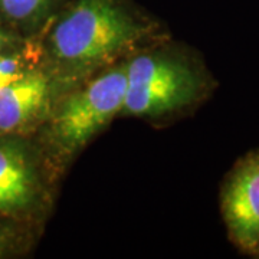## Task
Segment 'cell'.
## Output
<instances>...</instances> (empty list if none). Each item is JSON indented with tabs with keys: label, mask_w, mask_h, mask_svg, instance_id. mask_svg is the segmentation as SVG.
<instances>
[{
	"label": "cell",
	"mask_w": 259,
	"mask_h": 259,
	"mask_svg": "<svg viewBox=\"0 0 259 259\" xmlns=\"http://www.w3.org/2000/svg\"><path fill=\"white\" fill-rule=\"evenodd\" d=\"M144 36V29L114 0H76L56 22L48 49L66 74L107 64Z\"/></svg>",
	"instance_id": "cell-1"
},
{
	"label": "cell",
	"mask_w": 259,
	"mask_h": 259,
	"mask_svg": "<svg viewBox=\"0 0 259 259\" xmlns=\"http://www.w3.org/2000/svg\"><path fill=\"white\" fill-rule=\"evenodd\" d=\"M127 90L121 112L157 117L199 102L207 93L204 72L186 58L141 54L125 65Z\"/></svg>",
	"instance_id": "cell-2"
},
{
	"label": "cell",
	"mask_w": 259,
	"mask_h": 259,
	"mask_svg": "<svg viewBox=\"0 0 259 259\" xmlns=\"http://www.w3.org/2000/svg\"><path fill=\"white\" fill-rule=\"evenodd\" d=\"M125 90V65H121L66 97L54 114L51 127L58 150L74 154L82 148L117 112H121Z\"/></svg>",
	"instance_id": "cell-3"
},
{
	"label": "cell",
	"mask_w": 259,
	"mask_h": 259,
	"mask_svg": "<svg viewBox=\"0 0 259 259\" xmlns=\"http://www.w3.org/2000/svg\"><path fill=\"white\" fill-rule=\"evenodd\" d=\"M221 207L231 241L242 252L259 256V151L232 170L223 183Z\"/></svg>",
	"instance_id": "cell-4"
},
{
	"label": "cell",
	"mask_w": 259,
	"mask_h": 259,
	"mask_svg": "<svg viewBox=\"0 0 259 259\" xmlns=\"http://www.w3.org/2000/svg\"><path fill=\"white\" fill-rule=\"evenodd\" d=\"M36 196V168L26 144L13 134H0V214L26 212Z\"/></svg>",
	"instance_id": "cell-5"
},
{
	"label": "cell",
	"mask_w": 259,
	"mask_h": 259,
	"mask_svg": "<svg viewBox=\"0 0 259 259\" xmlns=\"http://www.w3.org/2000/svg\"><path fill=\"white\" fill-rule=\"evenodd\" d=\"M52 94L47 74L33 69L0 88V134H15L45 111Z\"/></svg>",
	"instance_id": "cell-6"
},
{
	"label": "cell",
	"mask_w": 259,
	"mask_h": 259,
	"mask_svg": "<svg viewBox=\"0 0 259 259\" xmlns=\"http://www.w3.org/2000/svg\"><path fill=\"white\" fill-rule=\"evenodd\" d=\"M36 62L37 55L30 47L18 44L0 49V88L36 69Z\"/></svg>",
	"instance_id": "cell-7"
},
{
	"label": "cell",
	"mask_w": 259,
	"mask_h": 259,
	"mask_svg": "<svg viewBox=\"0 0 259 259\" xmlns=\"http://www.w3.org/2000/svg\"><path fill=\"white\" fill-rule=\"evenodd\" d=\"M54 0H0V15L12 23L29 26L42 18Z\"/></svg>",
	"instance_id": "cell-8"
},
{
	"label": "cell",
	"mask_w": 259,
	"mask_h": 259,
	"mask_svg": "<svg viewBox=\"0 0 259 259\" xmlns=\"http://www.w3.org/2000/svg\"><path fill=\"white\" fill-rule=\"evenodd\" d=\"M20 44L19 39L12 32H9L8 29H5L0 25V49H5V48L15 47Z\"/></svg>",
	"instance_id": "cell-9"
},
{
	"label": "cell",
	"mask_w": 259,
	"mask_h": 259,
	"mask_svg": "<svg viewBox=\"0 0 259 259\" xmlns=\"http://www.w3.org/2000/svg\"><path fill=\"white\" fill-rule=\"evenodd\" d=\"M5 246H6V239H5V236L0 233V255L3 253V250H5Z\"/></svg>",
	"instance_id": "cell-10"
}]
</instances>
